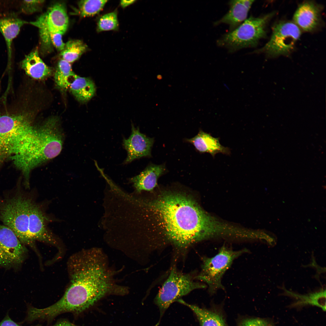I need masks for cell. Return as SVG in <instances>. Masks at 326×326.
<instances>
[{
	"label": "cell",
	"mask_w": 326,
	"mask_h": 326,
	"mask_svg": "<svg viewBox=\"0 0 326 326\" xmlns=\"http://www.w3.org/2000/svg\"><path fill=\"white\" fill-rule=\"evenodd\" d=\"M27 250L14 232L0 224V266L19 265L25 258Z\"/></svg>",
	"instance_id": "cell-10"
},
{
	"label": "cell",
	"mask_w": 326,
	"mask_h": 326,
	"mask_svg": "<svg viewBox=\"0 0 326 326\" xmlns=\"http://www.w3.org/2000/svg\"><path fill=\"white\" fill-rule=\"evenodd\" d=\"M39 17L50 33H59L63 35L67 29L69 18L65 5L63 3L55 4Z\"/></svg>",
	"instance_id": "cell-15"
},
{
	"label": "cell",
	"mask_w": 326,
	"mask_h": 326,
	"mask_svg": "<svg viewBox=\"0 0 326 326\" xmlns=\"http://www.w3.org/2000/svg\"><path fill=\"white\" fill-rule=\"evenodd\" d=\"M195 278L190 274L179 271L174 267L172 268L155 299L161 316L173 302L181 297L193 290L206 287L204 284L195 281Z\"/></svg>",
	"instance_id": "cell-7"
},
{
	"label": "cell",
	"mask_w": 326,
	"mask_h": 326,
	"mask_svg": "<svg viewBox=\"0 0 326 326\" xmlns=\"http://www.w3.org/2000/svg\"><path fill=\"white\" fill-rule=\"evenodd\" d=\"M26 129L21 117L15 115L0 114V165L12 153Z\"/></svg>",
	"instance_id": "cell-9"
},
{
	"label": "cell",
	"mask_w": 326,
	"mask_h": 326,
	"mask_svg": "<svg viewBox=\"0 0 326 326\" xmlns=\"http://www.w3.org/2000/svg\"><path fill=\"white\" fill-rule=\"evenodd\" d=\"M27 23V22L22 20L14 12L0 14V32L6 43L9 62L12 56V41L18 34L21 27Z\"/></svg>",
	"instance_id": "cell-16"
},
{
	"label": "cell",
	"mask_w": 326,
	"mask_h": 326,
	"mask_svg": "<svg viewBox=\"0 0 326 326\" xmlns=\"http://www.w3.org/2000/svg\"><path fill=\"white\" fill-rule=\"evenodd\" d=\"M275 14L272 12L258 17L251 15L218 39V46L232 53L243 48L256 47L259 41L266 37L267 24Z\"/></svg>",
	"instance_id": "cell-4"
},
{
	"label": "cell",
	"mask_w": 326,
	"mask_h": 326,
	"mask_svg": "<svg viewBox=\"0 0 326 326\" xmlns=\"http://www.w3.org/2000/svg\"><path fill=\"white\" fill-rule=\"evenodd\" d=\"M240 326H273L264 320L259 318H251L243 321Z\"/></svg>",
	"instance_id": "cell-30"
},
{
	"label": "cell",
	"mask_w": 326,
	"mask_h": 326,
	"mask_svg": "<svg viewBox=\"0 0 326 326\" xmlns=\"http://www.w3.org/2000/svg\"><path fill=\"white\" fill-rule=\"evenodd\" d=\"M108 1L106 0H84L78 3V13L82 17L92 16L98 14Z\"/></svg>",
	"instance_id": "cell-24"
},
{
	"label": "cell",
	"mask_w": 326,
	"mask_h": 326,
	"mask_svg": "<svg viewBox=\"0 0 326 326\" xmlns=\"http://www.w3.org/2000/svg\"><path fill=\"white\" fill-rule=\"evenodd\" d=\"M0 326H21L13 321L7 314L0 322Z\"/></svg>",
	"instance_id": "cell-31"
},
{
	"label": "cell",
	"mask_w": 326,
	"mask_h": 326,
	"mask_svg": "<svg viewBox=\"0 0 326 326\" xmlns=\"http://www.w3.org/2000/svg\"><path fill=\"white\" fill-rule=\"evenodd\" d=\"M69 88L75 98L81 102L90 100L96 92L95 85L92 80L75 74L71 79Z\"/></svg>",
	"instance_id": "cell-20"
},
{
	"label": "cell",
	"mask_w": 326,
	"mask_h": 326,
	"mask_svg": "<svg viewBox=\"0 0 326 326\" xmlns=\"http://www.w3.org/2000/svg\"><path fill=\"white\" fill-rule=\"evenodd\" d=\"M29 23L39 29L42 49L46 52L50 51L51 49L52 43L50 33L44 24L38 18L34 21H31Z\"/></svg>",
	"instance_id": "cell-27"
},
{
	"label": "cell",
	"mask_w": 326,
	"mask_h": 326,
	"mask_svg": "<svg viewBox=\"0 0 326 326\" xmlns=\"http://www.w3.org/2000/svg\"><path fill=\"white\" fill-rule=\"evenodd\" d=\"M58 119L51 118L36 129L30 146L29 160L33 168L57 156L63 144Z\"/></svg>",
	"instance_id": "cell-5"
},
{
	"label": "cell",
	"mask_w": 326,
	"mask_h": 326,
	"mask_svg": "<svg viewBox=\"0 0 326 326\" xmlns=\"http://www.w3.org/2000/svg\"><path fill=\"white\" fill-rule=\"evenodd\" d=\"M164 165L151 164L139 175L129 179L137 193L152 190L157 186L159 177L165 171Z\"/></svg>",
	"instance_id": "cell-17"
},
{
	"label": "cell",
	"mask_w": 326,
	"mask_h": 326,
	"mask_svg": "<svg viewBox=\"0 0 326 326\" xmlns=\"http://www.w3.org/2000/svg\"><path fill=\"white\" fill-rule=\"evenodd\" d=\"M187 141L193 145L200 153H209L213 157L218 153L228 155L231 153L229 148L220 144L219 138L214 137L201 130L197 135L192 138L187 139Z\"/></svg>",
	"instance_id": "cell-18"
},
{
	"label": "cell",
	"mask_w": 326,
	"mask_h": 326,
	"mask_svg": "<svg viewBox=\"0 0 326 326\" xmlns=\"http://www.w3.org/2000/svg\"><path fill=\"white\" fill-rule=\"evenodd\" d=\"M148 205L164 241L178 251L202 241L225 238L229 232L228 224L210 215L183 194L163 193Z\"/></svg>",
	"instance_id": "cell-1"
},
{
	"label": "cell",
	"mask_w": 326,
	"mask_h": 326,
	"mask_svg": "<svg viewBox=\"0 0 326 326\" xmlns=\"http://www.w3.org/2000/svg\"><path fill=\"white\" fill-rule=\"evenodd\" d=\"M88 49L87 46L82 41L78 40H71L66 43L60 53L62 59L69 63L73 62Z\"/></svg>",
	"instance_id": "cell-23"
},
{
	"label": "cell",
	"mask_w": 326,
	"mask_h": 326,
	"mask_svg": "<svg viewBox=\"0 0 326 326\" xmlns=\"http://www.w3.org/2000/svg\"><path fill=\"white\" fill-rule=\"evenodd\" d=\"M97 252L92 249L81 251L70 259L71 283L56 303L62 312H82L111 290V276L104 257Z\"/></svg>",
	"instance_id": "cell-2"
},
{
	"label": "cell",
	"mask_w": 326,
	"mask_h": 326,
	"mask_svg": "<svg viewBox=\"0 0 326 326\" xmlns=\"http://www.w3.org/2000/svg\"><path fill=\"white\" fill-rule=\"evenodd\" d=\"M53 326H77L66 320L59 321Z\"/></svg>",
	"instance_id": "cell-32"
},
{
	"label": "cell",
	"mask_w": 326,
	"mask_h": 326,
	"mask_svg": "<svg viewBox=\"0 0 326 326\" xmlns=\"http://www.w3.org/2000/svg\"><path fill=\"white\" fill-rule=\"evenodd\" d=\"M177 301L189 307L196 315L200 326H226L219 315L198 306L186 303L181 299Z\"/></svg>",
	"instance_id": "cell-21"
},
{
	"label": "cell",
	"mask_w": 326,
	"mask_h": 326,
	"mask_svg": "<svg viewBox=\"0 0 326 326\" xmlns=\"http://www.w3.org/2000/svg\"><path fill=\"white\" fill-rule=\"evenodd\" d=\"M248 251L247 249L234 251L223 245L214 256L202 258L201 271L195 279L206 283L211 292L224 289L222 283L223 275L234 260Z\"/></svg>",
	"instance_id": "cell-6"
},
{
	"label": "cell",
	"mask_w": 326,
	"mask_h": 326,
	"mask_svg": "<svg viewBox=\"0 0 326 326\" xmlns=\"http://www.w3.org/2000/svg\"><path fill=\"white\" fill-rule=\"evenodd\" d=\"M75 74L70 63L62 59L58 63L55 73L56 84L60 89L66 90L69 88L71 78Z\"/></svg>",
	"instance_id": "cell-22"
},
{
	"label": "cell",
	"mask_w": 326,
	"mask_h": 326,
	"mask_svg": "<svg viewBox=\"0 0 326 326\" xmlns=\"http://www.w3.org/2000/svg\"><path fill=\"white\" fill-rule=\"evenodd\" d=\"M254 0H234L229 2V9L220 19L215 22L214 26L225 24L229 27V31L235 29L247 18Z\"/></svg>",
	"instance_id": "cell-14"
},
{
	"label": "cell",
	"mask_w": 326,
	"mask_h": 326,
	"mask_svg": "<svg viewBox=\"0 0 326 326\" xmlns=\"http://www.w3.org/2000/svg\"><path fill=\"white\" fill-rule=\"evenodd\" d=\"M136 2L135 0H122L120 2L121 6L123 8L133 4Z\"/></svg>",
	"instance_id": "cell-33"
},
{
	"label": "cell",
	"mask_w": 326,
	"mask_h": 326,
	"mask_svg": "<svg viewBox=\"0 0 326 326\" xmlns=\"http://www.w3.org/2000/svg\"><path fill=\"white\" fill-rule=\"evenodd\" d=\"M301 35L299 28L293 22L280 21L273 26L271 37L262 48L253 53H264L269 57L288 56L294 50Z\"/></svg>",
	"instance_id": "cell-8"
},
{
	"label": "cell",
	"mask_w": 326,
	"mask_h": 326,
	"mask_svg": "<svg viewBox=\"0 0 326 326\" xmlns=\"http://www.w3.org/2000/svg\"><path fill=\"white\" fill-rule=\"evenodd\" d=\"M62 35L59 33H50L52 43L58 50L61 51L63 50L65 45L62 39Z\"/></svg>",
	"instance_id": "cell-29"
},
{
	"label": "cell",
	"mask_w": 326,
	"mask_h": 326,
	"mask_svg": "<svg viewBox=\"0 0 326 326\" xmlns=\"http://www.w3.org/2000/svg\"><path fill=\"white\" fill-rule=\"evenodd\" d=\"M46 218L39 206L33 201L30 209L29 231L32 241L36 240L56 245L57 241L48 230Z\"/></svg>",
	"instance_id": "cell-13"
},
{
	"label": "cell",
	"mask_w": 326,
	"mask_h": 326,
	"mask_svg": "<svg viewBox=\"0 0 326 326\" xmlns=\"http://www.w3.org/2000/svg\"><path fill=\"white\" fill-rule=\"evenodd\" d=\"M322 10L321 5L312 1L303 2L294 14L293 22L305 31H313L321 24Z\"/></svg>",
	"instance_id": "cell-12"
},
{
	"label": "cell",
	"mask_w": 326,
	"mask_h": 326,
	"mask_svg": "<svg viewBox=\"0 0 326 326\" xmlns=\"http://www.w3.org/2000/svg\"><path fill=\"white\" fill-rule=\"evenodd\" d=\"M20 66L27 75L35 79H44L52 73L51 68L40 57L37 49L25 56L20 62Z\"/></svg>",
	"instance_id": "cell-19"
},
{
	"label": "cell",
	"mask_w": 326,
	"mask_h": 326,
	"mask_svg": "<svg viewBox=\"0 0 326 326\" xmlns=\"http://www.w3.org/2000/svg\"><path fill=\"white\" fill-rule=\"evenodd\" d=\"M286 292H288L286 291ZM289 294H290L288 293ZM326 290L322 289L320 291L311 293L306 295H299L291 292L290 294L299 299L301 303H309L321 307L325 310Z\"/></svg>",
	"instance_id": "cell-26"
},
{
	"label": "cell",
	"mask_w": 326,
	"mask_h": 326,
	"mask_svg": "<svg viewBox=\"0 0 326 326\" xmlns=\"http://www.w3.org/2000/svg\"><path fill=\"white\" fill-rule=\"evenodd\" d=\"M119 26L117 11V10H115L113 12L105 14L98 18L97 31L99 33L110 30H117Z\"/></svg>",
	"instance_id": "cell-25"
},
{
	"label": "cell",
	"mask_w": 326,
	"mask_h": 326,
	"mask_svg": "<svg viewBox=\"0 0 326 326\" xmlns=\"http://www.w3.org/2000/svg\"><path fill=\"white\" fill-rule=\"evenodd\" d=\"M33 202L19 187L0 197V220L14 232L23 244L34 247L29 231L30 212Z\"/></svg>",
	"instance_id": "cell-3"
},
{
	"label": "cell",
	"mask_w": 326,
	"mask_h": 326,
	"mask_svg": "<svg viewBox=\"0 0 326 326\" xmlns=\"http://www.w3.org/2000/svg\"></svg>",
	"instance_id": "cell-34"
},
{
	"label": "cell",
	"mask_w": 326,
	"mask_h": 326,
	"mask_svg": "<svg viewBox=\"0 0 326 326\" xmlns=\"http://www.w3.org/2000/svg\"><path fill=\"white\" fill-rule=\"evenodd\" d=\"M44 0H24L22 1L19 12L26 14H31L41 10L44 3Z\"/></svg>",
	"instance_id": "cell-28"
},
{
	"label": "cell",
	"mask_w": 326,
	"mask_h": 326,
	"mask_svg": "<svg viewBox=\"0 0 326 326\" xmlns=\"http://www.w3.org/2000/svg\"><path fill=\"white\" fill-rule=\"evenodd\" d=\"M132 133L127 139L124 138L123 146L127 153L125 164L142 157L150 156L154 142L153 138L148 137L141 133L138 128L132 125Z\"/></svg>",
	"instance_id": "cell-11"
}]
</instances>
